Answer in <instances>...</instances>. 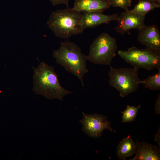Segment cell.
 <instances>
[{"mask_svg":"<svg viewBox=\"0 0 160 160\" xmlns=\"http://www.w3.org/2000/svg\"><path fill=\"white\" fill-rule=\"evenodd\" d=\"M81 25L83 29L94 28L102 24H109L112 21H117L119 16L116 14L106 15L99 12H83Z\"/></svg>","mask_w":160,"mask_h":160,"instance_id":"10","label":"cell"},{"mask_svg":"<svg viewBox=\"0 0 160 160\" xmlns=\"http://www.w3.org/2000/svg\"><path fill=\"white\" fill-rule=\"evenodd\" d=\"M111 6L119 7L125 10L131 6V0H109Z\"/></svg>","mask_w":160,"mask_h":160,"instance_id":"17","label":"cell"},{"mask_svg":"<svg viewBox=\"0 0 160 160\" xmlns=\"http://www.w3.org/2000/svg\"><path fill=\"white\" fill-rule=\"evenodd\" d=\"M110 67L109 83L119 92L120 96L124 97L138 89L141 81L138 75L139 69L134 67L116 69Z\"/></svg>","mask_w":160,"mask_h":160,"instance_id":"5","label":"cell"},{"mask_svg":"<svg viewBox=\"0 0 160 160\" xmlns=\"http://www.w3.org/2000/svg\"><path fill=\"white\" fill-rule=\"evenodd\" d=\"M118 53L126 62L139 69L160 68V50L132 47L126 51L119 50Z\"/></svg>","mask_w":160,"mask_h":160,"instance_id":"6","label":"cell"},{"mask_svg":"<svg viewBox=\"0 0 160 160\" xmlns=\"http://www.w3.org/2000/svg\"><path fill=\"white\" fill-rule=\"evenodd\" d=\"M117 49L116 39L103 33L93 41L89 48L87 60L97 64L111 66L112 59Z\"/></svg>","mask_w":160,"mask_h":160,"instance_id":"4","label":"cell"},{"mask_svg":"<svg viewBox=\"0 0 160 160\" xmlns=\"http://www.w3.org/2000/svg\"><path fill=\"white\" fill-rule=\"evenodd\" d=\"M82 113L83 117L80 122L83 126L82 130L90 137L99 138L105 129L116 132L111 127V123L108 120L106 116L97 114H88L83 112Z\"/></svg>","mask_w":160,"mask_h":160,"instance_id":"7","label":"cell"},{"mask_svg":"<svg viewBox=\"0 0 160 160\" xmlns=\"http://www.w3.org/2000/svg\"><path fill=\"white\" fill-rule=\"evenodd\" d=\"M110 6L109 0H75L73 8L82 13H102Z\"/></svg>","mask_w":160,"mask_h":160,"instance_id":"12","label":"cell"},{"mask_svg":"<svg viewBox=\"0 0 160 160\" xmlns=\"http://www.w3.org/2000/svg\"><path fill=\"white\" fill-rule=\"evenodd\" d=\"M53 56L57 63L76 76L84 87L83 77L88 72L86 65L87 56L81 52L76 44L69 41L61 42L59 49L54 51Z\"/></svg>","mask_w":160,"mask_h":160,"instance_id":"2","label":"cell"},{"mask_svg":"<svg viewBox=\"0 0 160 160\" xmlns=\"http://www.w3.org/2000/svg\"><path fill=\"white\" fill-rule=\"evenodd\" d=\"M141 107L127 105L125 110L121 112L122 114V122L124 123L131 122L134 121L136 118L139 109Z\"/></svg>","mask_w":160,"mask_h":160,"instance_id":"16","label":"cell"},{"mask_svg":"<svg viewBox=\"0 0 160 160\" xmlns=\"http://www.w3.org/2000/svg\"><path fill=\"white\" fill-rule=\"evenodd\" d=\"M137 39L146 48L160 50V34L156 25L145 26L139 30Z\"/></svg>","mask_w":160,"mask_h":160,"instance_id":"9","label":"cell"},{"mask_svg":"<svg viewBox=\"0 0 160 160\" xmlns=\"http://www.w3.org/2000/svg\"><path fill=\"white\" fill-rule=\"evenodd\" d=\"M155 109L157 114H160V95L158 96L155 105Z\"/></svg>","mask_w":160,"mask_h":160,"instance_id":"19","label":"cell"},{"mask_svg":"<svg viewBox=\"0 0 160 160\" xmlns=\"http://www.w3.org/2000/svg\"><path fill=\"white\" fill-rule=\"evenodd\" d=\"M82 16V12L73 7L58 9L52 13L47 24L56 36L68 39L83 33Z\"/></svg>","mask_w":160,"mask_h":160,"instance_id":"3","label":"cell"},{"mask_svg":"<svg viewBox=\"0 0 160 160\" xmlns=\"http://www.w3.org/2000/svg\"><path fill=\"white\" fill-rule=\"evenodd\" d=\"M160 128H159V129L157 131V133H156L155 138L154 140L155 141L157 142V143L159 146V147L160 146Z\"/></svg>","mask_w":160,"mask_h":160,"instance_id":"20","label":"cell"},{"mask_svg":"<svg viewBox=\"0 0 160 160\" xmlns=\"http://www.w3.org/2000/svg\"><path fill=\"white\" fill-rule=\"evenodd\" d=\"M145 15L133 12L129 9L126 10L119 16L117 20L118 24L115 29L121 35L129 33L132 29L139 30L145 25Z\"/></svg>","mask_w":160,"mask_h":160,"instance_id":"8","label":"cell"},{"mask_svg":"<svg viewBox=\"0 0 160 160\" xmlns=\"http://www.w3.org/2000/svg\"><path fill=\"white\" fill-rule=\"evenodd\" d=\"M153 3L157 5L160 7V0H150Z\"/></svg>","mask_w":160,"mask_h":160,"instance_id":"21","label":"cell"},{"mask_svg":"<svg viewBox=\"0 0 160 160\" xmlns=\"http://www.w3.org/2000/svg\"><path fill=\"white\" fill-rule=\"evenodd\" d=\"M33 69L32 90L36 94L48 99L62 100L65 96L73 93L61 86L53 66L42 61Z\"/></svg>","mask_w":160,"mask_h":160,"instance_id":"1","label":"cell"},{"mask_svg":"<svg viewBox=\"0 0 160 160\" xmlns=\"http://www.w3.org/2000/svg\"><path fill=\"white\" fill-rule=\"evenodd\" d=\"M159 7L150 0H139L133 9L130 10L133 12L145 15L151 11Z\"/></svg>","mask_w":160,"mask_h":160,"instance_id":"14","label":"cell"},{"mask_svg":"<svg viewBox=\"0 0 160 160\" xmlns=\"http://www.w3.org/2000/svg\"><path fill=\"white\" fill-rule=\"evenodd\" d=\"M135 143L129 135L120 142L117 147L116 153L119 159L126 160V158L135 154Z\"/></svg>","mask_w":160,"mask_h":160,"instance_id":"13","label":"cell"},{"mask_svg":"<svg viewBox=\"0 0 160 160\" xmlns=\"http://www.w3.org/2000/svg\"><path fill=\"white\" fill-rule=\"evenodd\" d=\"M135 155L132 160H158L160 159V148L145 142L135 143Z\"/></svg>","mask_w":160,"mask_h":160,"instance_id":"11","label":"cell"},{"mask_svg":"<svg viewBox=\"0 0 160 160\" xmlns=\"http://www.w3.org/2000/svg\"><path fill=\"white\" fill-rule=\"evenodd\" d=\"M70 0H50L54 6L63 4L66 6L67 8L68 7L69 2Z\"/></svg>","mask_w":160,"mask_h":160,"instance_id":"18","label":"cell"},{"mask_svg":"<svg viewBox=\"0 0 160 160\" xmlns=\"http://www.w3.org/2000/svg\"><path fill=\"white\" fill-rule=\"evenodd\" d=\"M158 69V72L155 75L148 76L143 81L141 80L140 84L144 85L145 88L153 90H160V68Z\"/></svg>","mask_w":160,"mask_h":160,"instance_id":"15","label":"cell"}]
</instances>
